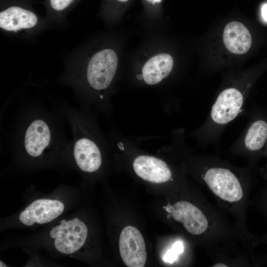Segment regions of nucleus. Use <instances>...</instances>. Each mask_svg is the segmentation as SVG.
I'll list each match as a JSON object with an SVG mask.
<instances>
[{
  "mask_svg": "<svg viewBox=\"0 0 267 267\" xmlns=\"http://www.w3.org/2000/svg\"><path fill=\"white\" fill-rule=\"evenodd\" d=\"M8 100L14 106L11 122L2 137L16 164L25 170L70 163L61 101L46 94L30 95L20 90Z\"/></svg>",
  "mask_w": 267,
  "mask_h": 267,
  "instance_id": "1",
  "label": "nucleus"
},
{
  "mask_svg": "<svg viewBox=\"0 0 267 267\" xmlns=\"http://www.w3.org/2000/svg\"><path fill=\"white\" fill-rule=\"evenodd\" d=\"M185 137L183 129L174 130L165 149L182 161L185 170L208 190L222 212L233 217L241 234L255 248L259 245L258 238L247 228L246 212L256 168L248 165L238 167L218 157L195 154Z\"/></svg>",
  "mask_w": 267,
  "mask_h": 267,
  "instance_id": "2",
  "label": "nucleus"
},
{
  "mask_svg": "<svg viewBox=\"0 0 267 267\" xmlns=\"http://www.w3.org/2000/svg\"><path fill=\"white\" fill-rule=\"evenodd\" d=\"M118 64L116 52L105 47L91 53L84 46L77 47L64 56L63 72L57 83L71 88L81 105L112 117L111 89Z\"/></svg>",
  "mask_w": 267,
  "mask_h": 267,
  "instance_id": "3",
  "label": "nucleus"
},
{
  "mask_svg": "<svg viewBox=\"0 0 267 267\" xmlns=\"http://www.w3.org/2000/svg\"><path fill=\"white\" fill-rule=\"evenodd\" d=\"M61 107L72 133L70 141V166L84 174L97 173L106 155L112 151L107 136L102 132L96 112L86 106L72 107L61 101Z\"/></svg>",
  "mask_w": 267,
  "mask_h": 267,
  "instance_id": "4",
  "label": "nucleus"
},
{
  "mask_svg": "<svg viewBox=\"0 0 267 267\" xmlns=\"http://www.w3.org/2000/svg\"><path fill=\"white\" fill-rule=\"evenodd\" d=\"M267 146V111L252 105L246 127L229 148L232 155L245 157L248 165L256 168Z\"/></svg>",
  "mask_w": 267,
  "mask_h": 267,
  "instance_id": "5",
  "label": "nucleus"
},
{
  "mask_svg": "<svg viewBox=\"0 0 267 267\" xmlns=\"http://www.w3.org/2000/svg\"><path fill=\"white\" fill-rule=\"evenodd\" d=\"M0 29L6 35L30 40L52 28L45 18L32 9L11 4L0 10Z\"/></svg>",
  "mask_w": 267,
  "mask_h": 267,
  "instance_id": "6",
  "label": "nucleus"
},
{
  "mask_svg": "<svg viewBox=\"0 0 267 267\" xmlns=\"http://www.w3.org/2000/svg\"><path fill=\"white\" fill-rule=\"evenodd\" d=\"M49 237L55 249L65 255H78L87 243L89 229L77 217L62 220L49 231Z\"/></svg>",
  "mask_w": 267,
  "mask_h": 267,
  "instance_id": "7",
  "label": "nucleus"
},
{
  "mask_svg": "<svg viewBox=\"0 0 267 267\" xmlns=\"http://www.w3.org/2000/svg\"><path fill=\"white\" fill-rule=\"evenodd\" d=\"M132 146L135 153L132 161V168L139 178L154 183H164L183 179V169H175L161 158L138 153L137 146L133 141Z\"/></svg>",
  "mask_w": 267,
  "mask_h": 267,
  "instance_id": "8",
  "label": "nucleus"
},
{
  "mask_svg": "<svg viewBox=\"0 0 267 267\" xmlns=\"http://www.w3.org/2000/svg\"><path fill=\"white\" fill-rule=\"evenodd\" d=\"M119 247L120 256L129 267H143L147 255L145 243L140 232L136 227L128 225L121 231Z\"/></svg>",
  "mask_w": 267,
  "mask_h": 267,
  "instance_id": "9",
  "label": "nucleus"
},
{
  "mask_svg": "<svg viewBox=\"0 0 267 267\" xmlns=\"http://www.w3.org/2000/svg\"><path fill=\"white\" fill-rule=\"evenodd\" d=\"M65 210V205L58 199H38L28 205L19 215L20 222L26 226L43 224L59 217Z\"/></svg>",
  "mask_w": 267,
  "mask_h": 267,
  "instance_id": "10",
  "label": "nucleus"
},
{
  "mask_svg": "<svg viewBox=\"0 0 267 267\" xmlns=\"http://www.w3.org/2000/svg\"><path fill=\"white\" fill-rule=\"evenodd\" d=\"M173 66L174 60L170 54H159L145 63L142 68L141 73L137 75L136 77L146 85H156L169 76Z\"/></svg>",
  "mask_w": 267,
  "mask_h": 267,
  "instance_id": "11",
  "label": "nucleus"
},
{
  "mask_svg": "<svg viewBox=\"0 0 267 267\" xmlns=\"http://www.w3.org/2000/svg\"><path fill=\"white\" fill-rule=\"evenodd\" d=\"M222 40L226 49L235 54L246 53L252 43L249 31L243 23L238 21H231L225 25Z\"/></svg>",
  "mask_w": 267,
  "mask_h": 267,
  "instance_id": "12",
  "label": "nucleus"
},
{
  "mask_svg": "<svg viewBox=\"0 0 267 267\" xmlns=\"http://www.w3.org/2000/svg\"><path fill=\"white\" fill-rule=\"evenodd\" d=\"M77 0H48V13L45 20L51 28H64L68 22L66 15Z\"/></svg>",
  "mask_w": 267,
  "mask_h": 267,
  "instance_id": "13",
  "label": "nucleus"
},
{
  "mask_svg": "<svg viewBox=\"0 0 267 267\" xmlns=\"http://www.w3.org/2000/svg\"><path fill=\"white\" fill-rule=\"evenodd\" d=\"M184 242L180 239H176L173 242L162 256V260L165 263L173 264L178 261L180 256L185 252Z\"/></svg>",
  "mask_w": 267,
  "mask_h": 267,
  "instance_id": "14",
  "label": "nucleus"
},
{
  "mask_svg": "<svg viewBox=\"0 0 267 267\" xmlns=\"http://www.w3.org/2000/svg\"><path fill=\"white\" fill-rule=\"evenodd\" d=\"M252 203L264 216L267 217V183L254 200H251L250 205Z\"/></svg>",
  "mask_w": 267,
  "mask_h": 267,
  "instance_id": "15",
  "label": "nucleus"
},
{
  "mask_svg": "<svg viewBox=\"0 0 267 267\" xmlns=\"http://www.w3.org/2000/svg\"><path fill=\"white\" fill-rule=\"evenodd\" d=\"M264 156L266 158L267 160V146L265 152ZM260 173L261 175L265 179L267 180V161L265 166L260 169Z\"/></svg>",
  "mask_w": 267,
  "mask_h": 267,
  "instance_id": "16",
  "label": "nucleus"
},
{
  "mask_svg": "<svg viewBox=\"0 0 267 267\" xmlns=\"http://www.w3.org/2000/svg\"><path fill=\"white\" fill-rule=\"evenodd\" d=\"M261 14L264 20L267 22V3H265L262 5Z\"/></svg>",
  "mask_w": 267,
  "mask_h": 267,
  "instance_id": "17",
  "label": "nucleus"
},
{
  "mask_svg": "<svg viewBox=\"0 0 267 267\" xmlns=\"http://www.w3.org/2000/svg\"><path fill=\"white\" fill-rule=\"evenodd\" d=\"M259 244H263L267 246V231L262 236L258 238Z\"/></svg>",
  "mask_w": 267,
  "mask_h": 267,
  "instance_id": "18",
  "label": "nucleus"
},
{
  "mask_svg": "<svg viewBox=\"0 0 267 267\" xmlns=\"http://www.w3.org/2000/svg\"><path fill=\"white\" fill-rule=\"evenodd\" d=\"M149 4L155 5L157 3H159L162 1V0H145Z\"/></svg>",
  "mask_w": 267,
  "mask_h": 267,
  "instance_id": "19",
  "label": "nucleus"
},
{
  "mask_svg": "<svg viewBox=\"0 0 267 267\" xmlns=\"http://www.w3.org/2000/svg\"><path fill=\"white\" fill-rule=\"evenodd\" d=\"M119 2L125 3L128 1L129 0H114Z\"/></svg>",
  "mask_w": 267,
  "mask_h": 267,
  "instance_id": "20",
  "label": "nucleus"
},
{
  "mask_svg": "<svg viewBox=\"0 0 267 267\" xmlns=\"http://www.w3.org/2000/svg\"><path fill=\"white\" fill-rule=\"evenodd\" d=\"M0 266L1 267H5V264H3L2 262L0 261Z\"/></svg>",
  "mask_w": 267,
  "mask_h": 267,
  "instance_id": "21",
  "label": "nucleus"
},
{
  "mask_svg": "<svg viewBox=\"0 0 267 267\" xmlns=\"http://www.w3.org/2000/svg\"><path fill=\"white\" fill-rule=\"evenodd\" d=\"M266 110H267V109H266Z\"/></svg>",
  "mask_w": 267,
  "mask_h": 267,
  "instance_id": "22",
  "label": "nucleus"
}]
</instances>
